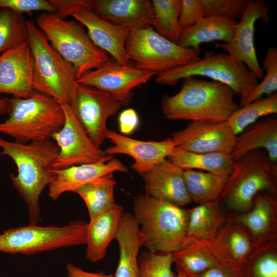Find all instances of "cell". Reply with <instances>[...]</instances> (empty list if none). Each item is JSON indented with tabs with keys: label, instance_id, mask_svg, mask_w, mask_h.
Listing matches in <instances>:
<instances>
[{
	"label": "cell",
	"instance_id": "83f0119b",
	"mask_svg": "<svg viewBox=\"0 0 277 277\" xmlns=\"http://www.w3.org/2000/svg\"><path fill=\"white\" fill-rule=\"evenodd\" d=\"M168 160L183 170L208 172L227 179L235 160L231 154L223 152L194 153L175 147Z\"/></svg>",
	"mask_w": 277,
	"mask_h": 277
},
{
	"label": "cell",
	"instance_id": "f35d334b",
	"mask_svg": "<svg viewBox=\"0 0 277 277\" xmlns=\"http://www.w3.org/2000/svg\"><path fill=\"white\" fill-rule=\"evenodd\" d=\"M250 0H202L205 17L216 16L238 22Z\"/></svg>",
	"mask_w": 277,
	"mask_h": 277
},
{
	"label": "cell",
	"instance_id": "ffe728a7",
	"mask_svg": "<svg viewBox=\"0 0 277 277\" xmlns=\"http://www.w3.org/2000/svg\"><path fill=\"white\" fill-rule=\"evenodd\" d=\"M71 16L87 28L89 37L97 47L110 54L118 64H130L126 53L129 29L109 23L91 10L81 11Z\"/></svg>",
	"mask_w": 277,
	"mask_h": 277
},
{
	"label": "cell",
	"instance_id": "ba28073f",
	"mask_svg": "<svg viewBox=\"0 0 277 277\" xmlns=\"http://www.w3.org/2000/svg\"><path fill=\"white\" fill-rule=\"evenodd\" d=\"M202 76L209 77L230 87L240 96V107L258 85V78L242 62L228 53H205L203 58L158 74V84L173 86L185 78Z\"/></svg>",
	"mask_w": 277,
	"mask_h": 277
},
{
	"label": "cell",
	"instance_id": "f546056e",
	"mask_svg": "<svg viewBox=\"0 0 277 277\" xmlns=\"http://www.w3.org/2000/svg\"><path fill=\"white\" fill-rule=\"evenodd\" d=\"M172 254L174 263L187 273H198L221 265L210 242L192 238L187 237L182 247Z\"/></svg>",
	"mask_w": 277,
	"mask_h": 277
},
{
	"label": "cell",
	"instance_id": "8992f818",
	"mask_svg": "<svg viewBox=\"0 0 277 277\" xmlns=\"http://www.w3.org/2000/svg\"><path fill=\"white\" fill-rule=\"evenodd\" d=\"M35 22L52 47L73 66L76 80L109 60L108 53L93 43L80 23L47 12L39 15Z\"/></svg>",
	"mask_w": 277,
	"mask_h": 277
},
{
	"label": "cell",
	"instance_id": "9c48e42d",
	"mask_svg": "<svg viewBox=\"0 0 277 277\" xmlns=\"http://www.w3.org/2000/svg\"><path fill=\"white\" fill-rule=\"evenodd\" d=\"M126 53L135 67L158 74L200 58V53L166 39L152 27L131 29Z\"/></svg>",
	"mask_w": 277,
	"mask_h": 277
},
{
	"label": "cell",
	"instance_id": "484cf974",
	"mask_svg": "<svg viewBox=\"0 0 277 277\" xmlns=\"http://www.w3.org/2000/svg\"><path fill=\"white\" fill-rule=\"evenodd\" d=\"M238 22L216 16L204 17L190 28L182 31L177 44L200 53V46L214 41L229 43Z\"/></svg>",
	"mask_w": 277,
	"mask_h": 277
},
{
	"label": "cell",
	"instance_id": "e575fe53",
	"mask_svg": "<svg viewBox=\"0 0 277 277\" xmlns=\"http://www.w3.org/2000/svg\"><path fill=\"white\" fill-rule=\"evenodd\" d=\"M154 21L152 27L159 34L177 43L182 30L179 24L181 0H153Z\"/></svg>",
	"mask_w": 277,
	"mask_h": 277
},
{
	"label": "cell",
	"instance_id": "b9f144b4",
	"mask_svg": "<svg viewBox=\"0 0 277 277\" xmlns=\"http://www.w3.org/2000/svg\"><path fill=\"white\" fill-rule=\"evenodd\" d=\"M55 10V14L65 19L69 15L83 10L93 11L92 0H49Z\"/></svg>",
	"mask_w": 277,
	"mask_h": 277
},
{
	"label": "cell",
	"instance_id": "603a6c76",
	"mask_svg": "<svg viewBox=\"0 0 277 277\" xmlns=\"http://www.w3.org/2000/svg\"><path fill=\"white\" fill-rule=\"evenodd\" d=\"M93 11L102 19L131 29L152 27L154 14L148 0H92Z\"/></svg>",
	"mask_w": 277,
	"mask_h": 277
},
{
	"label": "cell",
	"instance_id": "8d00e7d4",
	"mask_svg": "<svg viewBox=\"0 0 277 277\" xmlns=\"http://www.w3.org/2000/svg\"><path fill=\"white\" fill-rule=\"evenodd\" d=\"M141 277H176L172 270V253H154L145 251L138 255Z\"/></svg>",
	"mask_w": 277,
	"mask_h": 277
},
{
	"label": "cell",
	"instance_id": "52a82bcc",
	"mask_svg": "<svg viewBox=\"0 0 277 277\" xmlns=\"http://www.w3.org/2000/svg\"><path fill=\"white\" fill-rule=\"evenodd\" d=\"M273 165L264 150L255 149L245 154L235 161L219 202L241 213L251 208L259 192L275 196L277 190Z\"/></svg>",
	"mask_w": 277,
	"mask_h": 277
},
{
	"label": "cell",
	"instance_id": "5bb4252c",
	"mask_svg": "<svg viewBox=\"0 0 277 277\" xmlns=\"http://www.w3.org/2000/svg\"><path fill=\"white\" fill-rule=\"evenodd\" d=\"M270 10L262 0H250L245 12L237 23L233 37L229 43L216 44V47L244 63L257 78L264 77V71L260 65L254 45L255 22L259 19L267 23Z\"/></svg>",
	"mask_w": 277,
	"mask_h": 277
},
{
	"label": "cell",
	"instance_id": "bcb514c9",
	"mask_svg": "<svg viewBox=\"0 0 277 277\" xmlns=\"http://www.w3.org/2000/svg\"><path fill=\"white\" fill-rule=\"evenodd\" d=\"M8 102L6 97L0 98V115L7 113Z\"/></svg>",
	"mask_w": 277,
	"mask_h": 277
},
{
	"label": "cell",
	"instance_id": "74e56055",
	"mask_svg": "<svg viewBox=\"0 0 277 277\" xmlns=\"http://www.w3.org/2000/svg\"><path fill=\"white\" fill-rule=\"evenodd\" d=\"M263 71L266 70L263 81L255 87L249 96L246 104L262 97L264 95L269 96L277 90V48L270 47L267 50L263 61Z\"/></svg>",
	"mask_w": 277,
	"mask_h": 277
},
{
	"label": "cell",
	"instance_id": "7a4b0ae2",
	"mask_svg": "<svg viewBox=\"0 0 277 277\" xmlns=\"http://www.w3.org/2000/svg\"><path fill=\"white\" fill-rule=\"evenodd\" d=\"M183 80L181 90L162 101L163 113L167 120L227 121L240 107L234 99L235 92L224 84L194 77Z\"/></svg>",
	"mask_w": 277,
	"mask_h": 277
},
{
	"label": "cell",
	"instance_id": "ee69618b",
	"mask_svg": "<svg viewBox=\"0 0 277 277\" xmlns=\"http://www.w3.org/2000/svg\"><path fill=\"white\" fill-rule=\"evenodd\" d=\"M185 274L186 277H238L236 272L222 265H216L198 273Z\"/></svg>",
	"mask_w": 277,
	"mask_h": 277
},
{
	"label": "cell",
	"instance_id": "d590c367",
	"mask_svg": "<svg viewBox=\"0 0 277 277\" xmlns=\"http://www.w3.org/2000/svg\"><path fill=\"white\" fill-rule=\"evenodd\" d=\"M27 21L23 14L0 9V54L27 41Z\"/></svg>",
	"mask_w": 277,
	"mask_h": 277
},
{
	"label": "cell",
	"instance_id": "4dcf8cb0",
	"mask_svg": "<svg viewBox=\"0 0 277 277\" xmlns=\"http://www.w3.org/2000/svg\"><path fill=\"white\" fill-rule=\"evenodd\" d=\"M116 184L113 173H110L73 191L85 203L90 220L107 212L116 205L114 197Z\"/></svg>",
	"mask_w": 277,
	"mask_h": 277
},
{
	"label": "cell",
	"instance_id": "d6986e66",
	"mask_svg": "<svg viewBox=\"0 0 277 277\" xmlns=\"http://www.w3.org/2000/svg\"><path fill=\"white\" fill-rule=\"evenodd\" d=\"M226 221L210 242L221 264L238 274L258 246L248 232L230 215Z\"/></svg>",
	"mask_w": 277,
	"mask_h": 277
},
{
	"label": "cell",
	"instance_id": "d4e9b609",
	"mask_svg": "<svg viewBox=\"0 0 277 277\" xmlns=\"http://www.w3.org/2000/svg\"><path fill=\"white\" fill-rule=\"evenodd\" d=\"M124 213L123 207L116 204L110 210L90 220L86 228V257L88 260L95 263L105 258Z\"/></svg>",
	"mask_w": 277,
	"mask_h": 277
},
{
	"label": "cell",
	"instance_id": "1f68e13d",
	"mask_svg": "<svg viewBox=\"0 0 277 277\" xmlns=\"http://www.w3.org/2000/svg\"><path fill=\"white\" fill-rule=\"evenodd\" d=\"M186 188L190 198L198 204L219 200L227 179L201 170H184Z\"/></svg>",
	"mask_w": 277,
	"mask_h": 277
},
{
	"label": "cell",
	"instance_id": "277c9868",
	"mask_svg": "<svg viewBox=\"0 0 277 277\" xmlns=\"http://www.w3.org/2000/svg\"><path fill=\"white\" fill-rule=\"evenodd\" d=\"M133 212L148 251L172 253L182 247L187 238L188 209L144 194L134 199Z\"/></svg>",
	"mask_w": 277,
	"mask_h": 277
},
{
	"label": "cell",
	"instance_id": "7bdbcfd3",
	"mask_svg": "<svg viewBox=\"0 0 277 277\" xmlns=\"http://www.w3.org/2000/svg\"><path fill=\"white\" fill-rule=\"evenodd\" d=\"M120 130L124 135L132 133L137 128L139 119L136 112L132 108L123 110L119 115Z\"/></svg>",
	"mask_w": 277,
	"mask_h": 277
},
{
	"label": "cell",
	"instance_id": "2e32d148",
	"mask_svg": "<svg viewBox=\"0 0 277 277\" xmlns=\"http://www.w3.org/2000/svg\"><path fill=\"white\" fill-rule=\"evenodd\" d=\"M33 80V58L27 41L0 55V93L28 97L35 91Z\"/></svg>",
	"mask_w": 277,
	"mask_h": 277
},
{
	"label": "cell",
	"instance_id": "836d02e7",
	"mask_svg": "<svg viewBox=\"0 0 277 277\" xmlns=\"http://www.w3.org/2000/svg\"><path fill=\"white\" fill-rule=\"evenodd\" d=\"M238 277H277L276 240L257 246L241 268Z\"/></svg>",
	"mask_w": 277,
	"mask_h": 277
},
{
	"label": "cell",
	"instance_id": "f6af8a7d",
	"mask_svg": "<svg viewBox=\"0 0 277 277\" xmlns=\"http://www.w3.org/2000/svg\"><path fill=\"white\" fill-rule=\"evenodd\" d=\"M68 277H113L112 274H106L104 272H90L71 263L66 266Z\"/></svg>",
	"mask_w": 277,
	"mask_h": 277
},
{
	"label": "cell",
	"instance_id": "ab89813d",
	"mask_svg": "<svg viewBox=\"0 0 277 277\" xmlns=\"http://www.w3.org/2000/svg\"><path fill=\"white\" fill-rule=\"evenodd\" d=\"M1 8L8 9L22 14L40 11L55 13L49 0H0Z\"/></svg>",
	"mask_w": 277,
	"mask_h": 277
},
{
	"label": "cell",
	"instance_id": "3957f363",
	"mask_svg": "<svg viewBox=\"0 0 277 277\" xmlns=\"http://www.w3.org/2000/svg\"><path fill=\"white\" fill-rule=\"evenodd\" d=\"M9 117L0 123V133L27 144L51 139L65 122L61 103L35 91L26 98H7Z\"/></svg>",
	"mask_w": 277,
	"mask_h": 277
},
{
	"label": "cell",
	"instance_id": "7402d4cb",
	"mask_svg": "<svg viewBox=\"0 0 277 277\" xmlns=\"http://www.w3.org/2000/svg\"><path fill=\"white\" fill-rule=\"evenodd\" d=\"M128 171L127 167L114 157L109 161L55 170V177L48 185V195L53 201H56L63 193L73 192L78 188L107 174Z\"/></svg>",
	"mask_w": 277,
	"mask_h": 277
},
{
	"label": "cell",
	"instance_id": "7dc6e473",
	"mask_svg": "<svg viewBox=\"0 0 277 277\" xmlns=\"http://www.w3.org/2000/svg\"><path fill=\"white\" fill-rule=\"evenodd\" d=\"M176 266L177 274L176 277H186V275L183 269L179 266L176 265Z\"/></svg>",
	"mask_w": 277,
	"mask_h": 277
},
{
	"label": "cell",
	"instance_id": "d6a6232c",
	"mask_svg": "<svg viewBox=\"0 0 277 277\" xmlns=\"http://www.w3.org/2000/svg\"><path fill=\"white\" fill-rule=\"evenodd\" d=\"M277 113V93L255 100L239 107L227 122L236 135L243 132L260 117Z\"/></svg>",
	"mask_w": 277,
	"mask_h": 277
},
{
	"label": "cell",
	"instance_id": "e0dca14e",
	"mask_svg": "<svg viewBox=\"0 0 277 277\" xmlns=\"http://www.w3.org/2000/svg\"><path fill=\"white\" fill-rule=\"evenodd\" d=\"M106 138L112 146L104 151L106 155L123 154L134 160L131 168L141 175L154 166L167 159L175 145L171 137L161 141H144L130 138L112 130L107 129Z\"/></svg>",
	"mask_w": 277,
	"mask_h": 277
},
{
	"label": "cell",
	"instance_id": "7c38bea8",
	"mask_svg": "<svg viewBox=\"0 0 277 277\" xmlns=\"http://www.w3.org/2000/svg\"><path fill=\"white\" fill-rule=\"evenodd\" d=\"M69 105L98 148L101 147L106 138L108 119L115 115L122 106L108 92L79 84Z\"/></svg>",
	"mask_w": 277,
	"mask_h": 277
},
{
	"label": "cell",
	"instance_id": "f1b7e54d",
	"mask_svg": "<svg viewBox=\"0 0 277 277\" xmlns=\"http://www.w3.org/2000/svg\"><path fill=\"white\" fill-rule=\"evenodd\" d=\"M186 236L212 241L225 221L219 200L188 209Z\"/></svg>",
	"mask_w": 277,
	"mask_h": 277
},
{
	"label": "cell",
	"instance_id": "ac0fdd59",
	"mask_svg": "<svg viewBox=\"0 0 277 277\" xmlns=\"http://www.w3.org/2000/svg\"><path fill=\"white\" fill-rule=\"evenodd\" d=\"M183 171L168 159L155 165L142 175L145 194L181 207L187 205L191 200Z\"/></svg>",
	"mask_w": 277,
	"mask_h": 277
},
{
	"label": "cell",
	"instance_id": "cb8c5ba5",
	"mask_svg": "<svg viewBox=\"0 0 277 277\" xmlns=\"http://www.w3.org/2000/svg\"><path fill=\"white\" fill-rule=\"evenodd\" d=\"M115 239L120 256L113 277H141L138 259L144 240L133 214L124 213Z\"/></svg>",
	"mask_w": 277,
	"mask_h": 277
},
{
	"label": "cell",
	"instance_id": "8fae6325",
	"mask_svg": "<svg viewBox=\"0 0 277 277\" xmlns=\"http://www.w3.org/2000/svg\"><path fill=\"white\" fill-rule=\"evenodd\" d=\"M65 113L62 128L51 138L59 148L55 170L73 166L109 161L113 157L95 146L74 114L69 104L61 103Z\"/></svg>",
	"mask_w": 277,
	"mask_h": 277
},
{
	"label": "cell",
	"instance_id": "5b68a950",
	"mask_svg": "<svg viewBox=\"0 0 277 277\" xmlns=\"http://www.w3.org/2000/svg\"><path fill=\"white\" fill-rule=\"evenodd\" d=\"M27 35L33 58L35 90L70 104L77 85L74 67L52 47L32 21H27Z\"/></svg>",
	"mask_w": 277,
	"mask_h": 277
},
{
	"label": "cell",
	"instance_id": "6da1fadb",
	"mask_svg": "<svg viewBox=\"0 0 277 277\" xmlns=\"http://www.w3.org/2000/svg\"><path fill=\"white\" fill-rule=\"evenodd\" d=\"M1 155L10 157L17 168V174H10L15 189L27 205L29 222L37 225L41 215L39 197L44 188L55 177L54 164L59 153L51 139L23 144L0 137Z\"/></svg>",
	"mask_w": 277,
	"mask_h": 277
},
{
	"label": "cell",
	"instance_id": "4fadbf2b",
	"mask_svg": "<svg viewBox=\"0 0 277 277\" xmlns=\"http://www.w3.org/2000/svg\"><path fill=\"white\" fill-rule=\"evenodd\" d=\"M155 74L130 64L124 66L108 60L101 67L84 74L76 82L107 92L122 106H127L132 98V90L146 83Z\"/></svg>",
	"mask_w": 277,
	"mask_h": 277
},
{
	"label": "cell",
	"instance_id": "44dd1931",
	"mask_svg": "<svg viewBox=\"0 0 277 277\" xmlns=\"http://www.w3.org/2000/svg\"><path fill=\"white\" fill-rule=\"evenodd\" d=\"M230 216L248 232L257 246L276 240L277 201L275 196L259 192L254 197L249 210Z\"/></svg>",
	"mask_w": 277,
	"mask_h": 277
},
{
	"label": "cell",
	"instance_id": "60d3db41",
	"mask_svg": "<svg viewBox=\"0 0 277 277\" xmlns=\"http://www.w3.org/2000/svg\"><path fill=\"white\" fill-rule=\"evenodd\" d=\"M179 24L182 31L191 27L205 17L202 0H181Z\"/></svg>",
	"mask_w": 277,
	"mask_h": 277
},
{
	"label": "cell",
	"instance_id": "9a60e30c",
	"mask_svg": "<svg viewBox=\"0 0 277 277\" xmlns=\"http://www.w3.org/2000/svg\"><path fill=\"white\" fill-rule=\"evenodd\" d=\"M237 137L227 121L191 122L171 137L175 147L189 152L228 154H231Z\"/></svg>",
	"mask_w": 277,
	"mask_h": 277
},
{
	"label": "cell",
	"instance_id": "4316f807",
	"mask_svg": "<svg viewBox=\"0 0 277 277\" xmlns=\"http://www.w3.org/2000/svg\"><path fill=\"white\" fill-rule=\"evenodd\" d=\"M263 148L272 164L277 161V118L269 117L255 123L248 130L238 136L231 153L236 161L247 153Z\"/></svg>",
	"mask_w": 277,
	"mask_h": 277
},
{
	"label": "cell",
	"instance_id": "30bf717a",
	"mask_svg": "<svg viewBox=\"0 0 277 277\" xmlns=\"http://www.w3.org/2000/svg\"><path fill=\"white\" fill-rule=\"evenodd\" d=\"M87 224L77 220L60 227L29 224L10 228L0 234V252L29 255L85 245Z\"/></svg>",
	"mask_w": 277,
	"mask_h": 277
}]
</instances>
